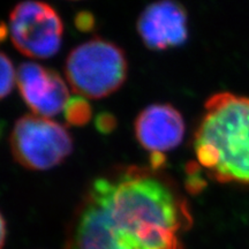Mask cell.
I'll use <instances>...</instances> for the list:
<instances>
[{"label":"cell","mask_w":249,"mask_h":249,"mask_svg":"<svg viewBox=\"0 0 249 249\" xmlns=\"http://www.w3.org/2000/svg\"><path fill=\"white\" fill-rule=\"evenodd\" d=\"M193 224L170 177L151 166H117L87 187L64 249H183Z\"/></svg>","instance_id":"1"},{"label":"cell","mask_w":249,"mask_h":249,"mask_svg":"<svg viewBox=\"0 0 249 249\" xmlns=\"http://www.w3.org/2000/svg\"><path fill=\"white\" fill-rule=\"evenodd\" d=\"M193 148L209 178L249 187V97L211 95L195 129Z\"/></svg>","instance_id":"2"},{"label":"cell","mask_w":249,"mask_h":249,"mask_svg":"<svg viewBox=\"0 0 249 249\" xmlns=\"http://www.w3.org/2000/svg\"><path fill=\"white\" fill-rule=\"evenodd\" d=\"M65 74L77 95L105 98L126 82L128 61L120 46L95 37L71 50L65 62Z\"/></svg>","instance_id":"3"},{"label":"cell","mask_w":249,"mask_h":249,"mask_svg":"<svg viewBox=\"0 0 249 249\" xmlns=\"http://www.w3.org/2000/svg\"><path fill=\"white\" fill-rule=\"evenodd\" d=\"M9 144L14 160L33 171L53 169L73 151V139L66 127L36 114L15 121Z\"/></svg>","instance_id":"4"},{"label":"cell","mask_w":249,"mask_h":249,"mask_svg":"<svg viewBox=\"0 0 249 249\" xmlns=\"http://www.w3.org/2000/svg\"><path fill=\"white\" fill-rule=\"evenodd\" d=\"M9 36L20 53L48 59L59 52L64 23L51 5L39 0H23L9 14Z\"/></svg>","instance_id":"5"},{"label":"cell","mask_w":249,"mask_h":249,"mask_svg":"<svg viewBox=\"0 0 249 249\" xmlns=\"http://www.w3.org/2000/svg\"><path fill=\"white\" fill-rule=\"evenodd\" d=\"M136 29L143 44L152 51L179 48L189 36L188 15L177 0H157L141 12Z\"/></svg>","instance_id":"6"},{"label":"cell","mask_w":249,"mask_h":249,"mask_svg":"<svg viewBox=\"0 0 249 249\" xmlns=\"http://www.w3.org/2000/svg\"><path fill=\"white\" fill-rule=\"evenodd\" d=\"M21 97L34 114L53 117L64 111L70 101L65 80L57 71L36 62H22L17 71Z\"/></svg>","instance_id":"7"},{"label":"cell","mask_w":249,"mask_h":249,"mask_svg":"<svg viewBox=\"0 0 249 249\" xmlns=\"http://www.w3.org/2000/svg\"><path fill=\"white\" fill-rule=\"evenodd\" d=\"M186 132L182 114L171 104H151L140 112L134 133L145 150L164 154L179 147Z\"/></svg>","instance_id":"8"},{"label":"cell","mask_w":249,"mask_h":249,"mask_svg":"<svg viewBox=\"0 0 249 249\" xmlns=\"http://www.w3.org/2000/svg\"><path fill=\"white\" fill-rule=\"evenodd\" d=\"M65 119L71 126L82 127L91 120L92 107L90 103L82 96L70 98L64 108Z\"/></svg>","instance_id":"9"},{"label":"cell","mask_w":249,"mask_h":249,"mask_svg":"<svg viewBox=\"0 0 249 249\" xmlns=\"http://www.w3.org/2000/svg\"><path fill=\"white\" fill-rule=\"evenodd\" d=\"M17 82V71L13 62L4 52H0V99L7 97Z\"/></svg>","instance_id":"10"},{"label":"cell","mask_w":249,"mask_h":249,"mask_svg":"<svg viewBox=\"0 0 249 249\" xmlns=\"http://www.w3.org/2000/svg\"><path fill=\"white\" fill-rule=\"evenodd\" d=\"M96 128L102 134H110L113 132L117 127V119L113 114L108 112H103L99 113L96 118Z\"/></svg>","instance_id":"11"},{"label":"cell","mask_w":249,"mask_h":249,"mask_svg":"<svg viewBox=\"0 0 249 249\" xmlns=\"http://www.w3.org/2000/svg\"><path fill=\"white\" fill-rule=\"evenodd\" d=\"M75 24L77 29L87 33V31H91L95 28V18L89 12H81L76 15Z\"/></svg>","instance_id":"12"},{"label":"cell","mask_w":249,"mask_h":249,"mask_svg":"<svg viewBox=\"0 0 249 249\" xmlns=\"http://www.w3.org/2000/svg\"><path fill=\"white\" fill-rule=\"evenodd\" d=\"M6 222L5 218L2 217L1 213H0V249H2L5 245V240H6Z\"/></svg>","instance_id":"13"}]
</instances>
